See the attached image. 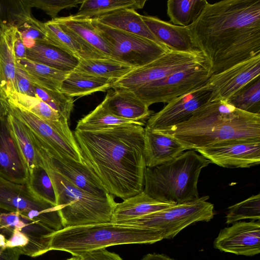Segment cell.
Returning <instances> with one entry per match:
<instances>
[{"mask_svg": "<svg viewBox=\"0 0 260 260\" xmlns=\"http://www.w3.org/2000/svg\"><path fill=\"white\" fill-rule=\"evenodd\" d=\"M91 20L109 46L110 58L134 68L146 65L171 50L165 45Z\"/></svg>", "mask_w": 260, "mask_h": 260, "instance_id": "9", "label": "cell"}, {"mask_svg": "<svg viewBox=\"0 0 260 260\" xmlns=\"http://www.w3.org/2000/svg\"><path fill=\"white\" fill-rule=\"evenodd\" d=\"M31 82L39 87L59 91L63 81L70 72L58 70L27 58L16 60Z\"/></svg>", "mask_w": 260, "mask_h": 260, "instance_id": "29", "label": "cell"}, {"mask_svg": "<svg viewBox=\"0 0 260 260\" xmlns=\"http://www.w3.org/2000/svg\"><path fill=\"white\" fill-rule=\"evenodd\" d=\"M210 95L211 91L206 84L177 97L159 112L151 115L146 127L159 131L186 121L198 109L209 102Z\"/></svg>", "mask_w": 260, "mask_h": 260, "instance_id": "16", "label": "cell"}, {"mask_svg": "<svg viewBox=\"0 0 260 260\" xmlns=\"http://www.w3.org/2000/svg\"><path fill=\"white\" fill-rule=\"evenodd\" d=\"M245 219L259 220L260 194L253 195L246 200L230 206L226 215V223H233Z\"/></svg>", "mask_w": 260, "mask_h": 260, "instance_id": "40", "label": "cell"}, {"mask_svg": "<svg viewBox=\"0 0 260 260\" xmlns=\"http://www.w3.org/2000/svg\"><path fill=\"white\" fill-rule=\"evenodd\" d=\"M52 19L65 25L95 50L110 58L111 51L109 46L93 25L91 19L78 18L73 15Z\"/></svg>", "mask_w": 260, "mask_h": 260, "instance_id": "31", "label": "cell"}, {"mask_svg": "<svg viewBox=\"0 0 260 260\" xmlns=\"http://www.w3.org/2000/svg\"><path fill=\"white\" fill-rule=\"evenodd\" d=\"M132 124L142 126L145 124L143 122L118 117L110 113L100 104L93 111L78 121L76 130L96 132Z\"/></svg>", "mask_w": 260, "mask_h": 260, "instance_id": "32", "label": "cell"}, {"mask_svg": "<svg viewBox=\"0 0 260 260\" xmlns=\"http://www.w3.org/2000/svg\"><path fill=\"white\" fill-rule=\"evenodd\" d=\"M95 20L99 22L120 30L147 38L159 44L142 18V15L132 9H123ZM163 45V44H162Z\"/></svg>", "mask_w": 260, "mask_h": 260, "instance_id": "28", "label": "cell"}, {"mask_svg": "<svg viewBox=\"0 0 260 260\" xmlns=\"http://www.w3.org/2000/svg\"><path fill=\"white\" fill-rule=\"evenodd\" d=\"M43 23L32 16L17 28L26 48L32 47L36 42H46V37Z\"/></svg>", "mask_w": 260, "mask_h": 260, "instance_id": "42", "label": "cell"}, {"mask_svg": "<svg viewBox=\"0 0 260 260\" xmlns=\"http://www.w3.org/2000/svg\"><path fill=\"white\" fill-rule=\"evenodd\" d=\"M156 131L173 137L187 150H196L231 140H260V115L214 101L201 107L187 121Z\"/></svg>", "mask_w": 260, "mask_h": 260, "instance_id": "3", "label": "cell"}, {"mask_svg": "<svg viewBox=\"0 0 260 260\" xmlns=\"http://www.w3.org/2000/svg\"><path fill=\"white\" fill-rule=\"evenodd\" d=\"M260 76V55L211 75L206 83L211 91L209 102L226 101L242 87Z\"/></svg>", "mask_w": 260, "mask_h": 260, "instance_id": "17", "label": "cell"}, {"mask_svg": "<svg viewBox=\"0 0 260 260\" xmlns=\"http://www.w3.org/2000/svg\"><path fill=\"white\" fill-rule=\"evenodd\" d=\"M74 135L86 162L110 194L125 200L143 191L146 167L143 126L75 130Z\"/></svg>", "mask_w": 260, "mask_h": 260, "instance_id": "2", "label": "cell"}, {"mask_svg": "<svg viewBox=\"0 0 260 260\" xmlns=\"http://www.w3.org/2000/svg\"><path fill=\"white\" fill-rule=\"evenodd\" d=\"M142 18L158 42L170 49L186 53L200 52L194 43L189 25H175L152 16L142 15Z\"/></svg>", "mask_w": 260, "mask_h": 260, "instance_id": "20", "label": "cell"}, {"mask_svg": "<svg viewBox=\"0 0 260 260\" xmlns=\"http://www.w3.org/2000/svg\"><path fill=\"white\" fill-rule=\"evenodd\" d=\"M9 104V112L28 126L49 154L69 157L81 163L85 162L68 123L42 120L10 102Z\"/></svg>", "mask_w": 260, "mask_h": 260, "instance_id": "10", "label": "cell"}, {"mask_svg": "<svg viewBox=\"0 0 260 260\" xmlns=\"http://www.w3.org/2000/svg\"><path fill=\"white\" fill-rule=\"evenodd\" d=\"M79 260H122L116 253L105 248L86 252L79 256Z\"/></svg>", "mask_w": 260, "mask_h": 260, "instance_id": "45", "label": "cell"}, {"mask_svg": "<svg viewBox=\"0 0 260 260\" xmlns=\"http://www.w3.org/2000/svg\"><path fill=\"white\" fill-rule=\"evenodd\" d=\"M43 223L18 212L0 207V247L21 255L40 256L49 251L50 236L54 232Z\"/></svg>", "mask_w": 260, "mask_h": 260, "instance_id": "8", "label": "cell"}, {"mask_svg": "<svg viewBox=\"0 0 260 260\" xmlns=\"http://www.w3.org/2000/svg\"><path fill=\"white\" fill-rule=\"evenodd\" d=\"M114 81L74 70L63 81L59 91L72 98L81 97L97 91H107L111 88Z\"/></svg>", "mask_w": 260, "mask_h": 260, "instance_id": "27", "label": "cell"}, {"mask_svg": "<svg viewBox=\"0 0 260 260\" xmlns=\"http://www.w3.org/2000/svg\"><path fill=\"white\" fill-rule=\"evenodd\" d=\"M50 238L49 251H63L73 256L114 245L153 244L163 240L153 230L112 222L63 228Z\"/></svg>", "mask_w": 260, "mask_h": 260, "instance_id": "4", "label": "cell"}, {"mask_svg": "<svg viewBox=\"0 0 260 260\" xmlns=\"http://www.w3.org/2000/svg\"><path fill=\"white\" fill-rule=\"evenodd\" d=\"M101 104L113 115L132 121L144 122L153 113L131 90L125 89H109Z\"/></svg>", "mask_w": 260, "mask_h": 260, "instance_id": "22", "label": "cell"}, {"mask_svg": "<svg viewBox=\"0 0 260 260\" xmlns=\"http://www.w3.org/2000/svg\"><path fill=\"white\" fill-rule=\"evenodd\" d=\"M206 64L208 63L201 52L186 53L171 50L153 61L134 68L115 80L111 88L133 90L174 73Z\"/></svg>", "mask_w": 260, "mask_h": 260, "instance_id": "13", "label": "cell"}, {"mask_svg": "<svg viewBox=\"0 0 260 260\" xmlns=\"http://www.w3.org/2000/svg\"><path fill=\"white\" fill-rule=\"evenodd\" d=\"M209 196L175 204L165 209L136 218L116 223L153 230L164 239H172L181 230L198 221H209L214 215V206Z\"/></svg>", "mask_w": 260, "mask_h": 260, "instance_id": "7", "label": "cell"}, {"mask_svg": "<svg viewBox=\"0 0 260 260\" xmlns=\"http://www.w3.org/2000/svg\"><path fill=\"white\" fill-rule=\"evenodd\" d=\"M187 150L178 140L171 136L145 127L144 157L146 167L165 164Z\"/></svg>", "mask_w": 260, "mask_h": 260, "instance_id": "23", "label": "cell"}, {"mask_svg": "<svg viewBox=\"0 0 260 260\" xmlns=\"http://www.w3.org/2000/svg\"><path fill=\"white\" fill-rule=\"evenodd\" d=\"M15 82L17 92L36 97L34 85L31 82L25 72L17 64L15 71Z\"/></svg>", "mask_w": 260, "mask_h": 260, "instance_id": "44", "label": "cell"}, {"mask_svg": "<svg viewBox=\"0 0 260 260\" xmlns=\"http://www.w3.org/2000/svg\"><path fill=\"white\" fill-rule=\"evenodd\" d=\"M210 162L194 150H188L162 165L146 167L143 191L162 202L179 204L198 200L201 170Z\"/></svg>", "mask_w": 260, "mask_h": 260, "instance_id": "5", "label": "cell"}, {"mask_svg": "<svg viewBox=\"0 0 260 260\" xmlns=\"http://www.w3.org/2000/svg\"><path fill=\"white\" fill-rule=\"evenodd\" d=\"M207 3L206 0H169L167 13L172 24L187 26L197 19Z\"/></svg>", "mask_w": 260, "mask_h": 260, "instance_id": "35", "label": "cell"}, {"mask_svg": "<svg viewBox=\"0 0 260 260\" xmlns=\"http://www.w3.org/2000/svg\"><path fill=\"white\" fill-rule=\"evenodd\" d=\"M26 58L66 72L74 71L80 62L75 55L47 42H36L26 48Z\"/></svg>", "mask_w": 260, "mask_h": 260, "instance_id": "25", "label": "cell"}, {"mask_svg": "<svg viewBox=\"0 0 260 260\" xmlns=\"http://www.w3.org/2000/svg\"><path fill=\"white\" fill-rule=\"evenodd\" d=\"M141 260H174L164 255L156 253H149L145 255Z\"/></svg>", "mask_w": 260, "mask_h": 260, "instance_id": "49", "label": "cell"}, {"mask_svg": "<svg viewBox=\"0 0 260 260\" xmlns=\"http://www.w3.org/2000/svg\"><path fill=\"white\" fill-rule=\"evenodd\" d=\"M7 116L0 120V177L14 183L26 184L28 168L11 131Z\"/></svg>", "mask_w": 260, "mask_h": 260, "instance_id": "19", "label": "cell"}, {"mask_svg": "<svg viewBox=\"0 0 260 260\" xmlns=\"http://www.w3.org/2000/svg\"><path fill=\"white\" fill-rule=\"evenodd\" d=\"M13 49L16 60L26 58V48L24 45L21 35L17 29H16L14 36Z\"/></svg>", "mask_w": 260, "mask_h": 260, "instance_id": "46", "label": "cell"}, {"mask_svg": "<svg viewBox=\"0 0 260 260\" xmlns=\"http://www.w3.org/2000/svg\"><path fill=\"white\" fill-rule=\"evenodd\" d=\"M84 0H28L32 8L40 9L49 15L52 19L55 18L57 14L64 9L77 7Z\"/></svg>", "mask_w": 260, "mask_h": 260, "instance_id": "43", "label": "cell"}, {"mask_svg": "<svg viewBox=\"0 0 260 260\" xmlns=\"http://www.w3.org/2000/svg\"><path fill=\"white\" fill-rule=\"evenodd\" d=\"M0 207L40 222L55 232L64 228L56 205L38 198L26 184L14 183L1 177Z\"/></svg>", "mask_w": 260, "mask_h": 260, "instance_id": "11", "label": "cell"}, {"mask_svg": "<svg viewBox=\"0 0 260 260\" xmlns=\"http://www.w3.org/2000/svg\"><path fill=\"white\" fill-rule=\"evenodd\" d=\"M15 27L0 24V86L8 98L17 92L15 82L16 59L13 44Z\"/></svg>", "mask_w": 260, "mask_h": 260, "instance_id": "24", "label": "cell"}, {"mask_svg": "<svg viewBox=\"0 0 260 260\" xmlns=\"http://www.w3.org/2000/svg\"><path fill=\"white\" fill-rule=\"evenodd\" d=\"M210 163L226 168H247L260 164V140L234 139L195 150Z\"/></svg>", "mask_w": 260, "mask_h": 260, "instance_id": "15", "label": "cell"}, {"mask_svg": "<svg viewBox=\"0 0 260 260\" xmlns=\"http://www.w3.org/2000/svg\"><path fill=\"white\" fill-rule=\"evenodd\" d=\"M189 27L211 75L260 55V0L208 2Z\"/></svg>", "mask_w": 260, "mask_h": 260, "instance_id": "1", "label": "cell"}, {"mask_svg": "<svg viewBox=\"0 0 260 260\" xmlns=\"http://www.w3.org/2000/svg\"><path fill=\"white\" fill-rule=\"evenodd\" d=\"M10 104L8 98L0 86V120L6 117L9 113Z\"/></svg>", "mask_w": 260, "mask_h": 260, "instance_id": "47", "label": "cell"}, {"mask_svg": "<svg viewBox=\"0 0 260 260\" xmlns=\"http://www.w3.org/2000/svg\"><path fill=\"white\" fill-rule=\"evenodd\" d=\"M29 131L35 149L43 164L92 196L106 198L111 195L86 161L81 163L69 157L49 154L30 129Z\"/></svg>", "mask_w": 260, "mask_h": 260, "instance_id": "14", "label": "cell"}, {"mask_svg": "<svg viewBox=\"0 0 260 260\" xmlns=\"http://www.w3.org/2000/svg\"><path fill=\"white\" fill-rule=\"evenodd\" d=\"M42 166L52 182L64 228L111 221L117 203L112 195L106 198L92 196L43 163Z\"/></svg>", "mask_w": 260, "mask_h": 260, "instance_id": "6", "label": "cell"}, {"mask_svg": "<svg viewBox=\"0 0 260 260\" xmlns=\"http://www.w3.org/2000/svg\"><path fill=\"white\" fill-rule=\"evenodd\" d=\"M146 0H84L76 14L78 18L96 19L123 9H142Z\"/></svg>", "mask_w": 260, "mask_h": 260, "instance_id": "30", "label": "cell"}, {"mask_svg": "<svg viewBox=\"0 0 260 260\" xmlns=\"http://www.w3.org/2000/svg\"><path fill=\"white\" fill-rule=\"evenodd\" d=\"M211 76L208 64L198 66L174 73L131 91L148 107L157 103H168L206 85Z\"/></svg>", "mask_w": 260, "mask_h": 260, "instance_id": "12", "label": "cell"}, {"mask_svg": "<svg viewBox=\"0 0 260 260\" xmlns=\"http://www.w3.org/2000/svg\"><path fill=\"white\" fill-rule=\"evenodd\" d=\"M134 68L110 58L100 59H80L75 69L94 76L117 80Z\"/></svg>", "mask_w": 260, "mask_h": 260, "instance_id": "33", "label": "cell"}, {"mask_svg": "<svg viewBox=\"0 0 260 260\" xmlns=\"http://www.w3.org/2000/svg\"><path fill=\"white\" fill-rule=\"evenodd\" d=\"M46 42L75 55L79 59L108 58L95 50L65 25L53 19L43 23Z\"/></svg>", "mask_w": 260, "mask_h": 260, "instance_id": "21", "label": "cell"}, {"mask_svg": "<svg viewBox=\"0 0 260 260\" xmlns=\"http://www.w3.org/2000/svg\"><path fill=\"white\" fill-rule=\"evenodd\" d=\"M3 14V1H0V24L2 23Z\"/></svg>", "mask_w": 260, "mask_h": 260, "instance_id": "50", "label": "cell"}, {"mask_svg": "<svg viewBox=\"0 0 260 260\" xmlns=\"http://www.w3.org/2000/svg\"><path fill=\"white\" fill-rule=\"evenodd\" d=\"M8 101L42 120L69 123L62 114L37 97L16 92L8 98Z\"/></svg>", "mask_w": 260, "mask_h": 260, "instance_id": "36", "label": "cell"}, {"mask_svg": "<svg viewBox=\"0 0 260 260\" xmlns=\"http://www.w3.org/2000/svg\"><path fill=\"white\" fill-rule=\"evenodd\" d=\"M226 102L238 110L260 115V76L242 87Z\"/></svg>", "mask_w": 260, "mask_h": 260, "instance_id": "37", "label": "cell"}, {"mask_svg": "<svg viewBox=\"0 0 260 260\" xmlns=\"http://www.w3.org/2000/svg\"><path fill=\"white\" fill-rule=\"evenodd\" d=\"M7 118L11 131L26 164L28 172L38 166H42L41 158L35 149L29 128L10 112Z\"/></svg>", "mask_w": 260, "mask_h": 260, "instance_id": "34", "label": "cell"}, {"mask_svg": "<svg viewBox=\"0 0 260 260\" xmlns=\"http://www.w3.org/2000/svg\"><path fill=\"white\" fill-rule=\"evenodd\" d=\"M36 97L62 114L69 121L74 107V100L59 91L43 88L34 85Z\"/></svg>", "mask_w": 260, "mask_h": 260, "instance_id": "41", "label": "cell"}, {"mask_svg": "<svg viewBox=\"0 0 260 260\" xmlns=\"http://www.w3.org/2000/svg\"><path fill=\"white\" fill-rule=\"evenodd\" d=\"M20 255L16 250L0 247V260H19Z\"/></svg>", "mask_w": 260, "mask_h": 260, "instance_id": "48", "label": "cell"}, {"mask_svg": "<svg viewBox=\"0 0 260 260\" xmlns=\"http://www.w3.org/2000/svg\"><path fill=\"white\" fill-rule=\"evenodd\" d=\"M66 260H79V256H73V257L68 258Z\"/></svg>", "mask_w": 260, "mask_h": 260, "instance_id": "51", "label": "cell"}, {"mask_svg": "<svg viewBox=\"0 0 260 260\" xmlns=\"http://www.w3.org/2000/svg\"><path fill=\"white\" fill-rule=\"evenodd\" d=\"M28 173V179L26 184L32 193L38 198L56 205L53 184L45 168L38 166Z\"/></svg>", "mask_w": 260, "mask_h": 260, "instance_id": "38", "label": "cell"}, {"mask_svg": "<svg viewBox=\"0 0 260 260\" xmlns=\"http://www.w3.org/2000/svg\"><path fill=\"white\" fill-rule=\"evenodd\" d=\"M174 205L157 201L143 191L138 194L116 203L112 213L111 221L136 218L169 208Z\"/></svg>", "mask_w": 260, "mask_h": 260, "instance_id": "26", "label": "cell"}, {"mask_svg": "<svg viewBox=\"0 0 260 260\" xmlns=\"http://www.w3.org/2000/svg\"><path fill=\"white\" fill-rule=\"evenodd\" d=\"M3 3L2 23L6 25L18 28L32 16L28 0H6Z\"/></svg>", "mask_w": 260, "mask_h": 260, "instance_id": "39", "label": "cell"}, {"mask_svg": "<svg viewBox=\"0 0 260 260\" xmlns=\"http://www.w3.org/2000/svg\"><path fill=\"white\" fill-rule=\"evenodd\" d=\"M215 248L237 255L253 256L260 252V223L251 221L233 223L222 229L215 239Z\"/></svg>", "mask_w": 260, "mask_h": 260, "instance_id": "18", "label": "cell"}]
</instances>
